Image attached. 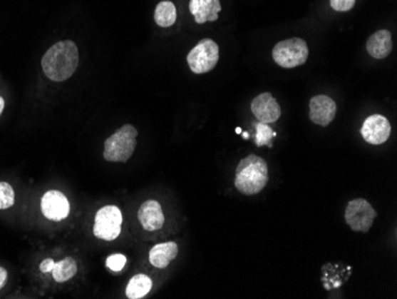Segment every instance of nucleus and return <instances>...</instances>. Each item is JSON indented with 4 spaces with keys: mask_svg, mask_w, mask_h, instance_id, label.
<instances>
[{
    "mask_svg": "<svg viewBox=\"0 0 397 299\" xmlns=\"http://www.w3.org/2000/svg\"><path fill=\"white\" fill-rule=\"evenodd\" d=\"M79 66V49L71 40L60 41L49 48L42 58V69L55 83L68 80Z\"/></svg>",
    "mask_w": 397,
    "mask_h": 299,
    "instance_id": "1",
    "label": "nucleus"
},
{
    "mask_svg": "<svg viewBox=\"0 0 397 299\" xmlns=\"http://www.w3.org/2000/svg\"><path fill=\"white\" fill-rule=\"evenodd\" d=\"M269 181L268 163L256 154L244 158L236 170L234 186L245 196L257 195Z\"/></svg>",
    "mask_w": 397,
    "mask_h": 299,
    "instance_id": "2",
    "label": "nucleus"
},
{
    "mask_svg": "<svg viewBox=\"0 0 397 299\" xmlns=\"http://www.w3.org/2000/svg\"><path fill=\"white\" fill-rule=\"evenodd\" d=\"M137 131L135 126L125 124L112 133L104 143V159L110 163H126L136 149Z\"/></svg>",
    "mask_w": 397,
    "mask_h": 299,
    "instance_id": "3",
    "label": "nucleus"
},
{
    "mask_svg": "<svg viewBox=\"0 0 397 299\" xmlns=\"http://www.w3.org/2000/svg\"><path fill=\"white\" fill-rule=\"evenodd\" d=\"M308 46L306 41L299 37L281 41L272 49V58L282 69H295L307 61Z\"/></svg>",
    "mask_w": 397,
    "mask_h": 299,
    "instance_id": "4",
    "label": "nucleus"
},
{
    "mask_svg": "<svg viewBox=\"0 0 397 299\" xmlns=\"http://www.w3.org/2000/svg\"><path fill=\"white\" fill-rule=\"evenodd\" d=\"M122 224L123 215L118 206H104L94 217V236L105 241H115L122 233Z\"/></svg>",
    "mask_w": 397,
    "mask_h": 299,
    "instance_id": "5",
    "label": "nucleus"
},
{
    "mask_svg": "<svg viewBox=\"0 0 397 299\" xmlns=\"http://www.w3.org/2000/svg\"><path fill=\"white\" fill-rule=\"evenodd\" d=\"M218 61V44L210 39L201 40L187 56V62H188L190 71L195 74L211 72Z\"/></svg>",
    "mask_w": 397,
    "mask_h": 299,
    "instance_id": "6",
    "label": "nucleus"
},
{
    "mask_svg": "<svg viewBox=\"0 0 397 299\" xmlns=\"http://www.w3.org/2000/svg\"><path fill=\"white\" fill-rule=\"evenodd\" d=\"M377 213L371 204L365 199L351 201L345 210V221L354 231L368 233L371 229Z\"/></svg>",
    "mask_w": 397,
    "mask_h": 299,
    "instance_id": "7",
    "label": "nucleus"
},
{
    "mask_svg": "<svg viewBox=\"0 0 397 299\" xmlns=\"http://www.w3.org/2000/svg\"><path fill=\"white\" fill-rule=\"evenodd\" d=\"M41 211L48 220L60 222L69 216L71 204L62 192L51 190L41 199Z\"/></svg>",
    "mask_w": 397,
    "mask_h": 299,
    "instance_id": "8",
    "label": "nucleus"
},
{
    "mask_svg": "<svg viewBox=\"0 0 397 299\" xmlns=\"http://www.w3.org/2000/svg\"><path fill=\"white\" fill-rule=\"evenodd\" d=\"M391 133L389 121L381 115L368 116L361 126V133L368 143L378 146L388 141Z\"/></svg>",
    "mask_w": 397,
    "mask_h": 299,
    "instance_id": "9",
    "label": "nucleus"
},
{
    "mask_svg": "<svg viewBox=\"0 0 397 299\" xmlns=\"http://www.w3.org/2000/svg\"><path fill=\"white\" fill-rule=\"evenodd\" d=\"M336 101L329 96H315L309 101V118L318 126H327L336 117Z\"/></svg>",
    "mask_w": 397,
    "mask_h": 299,
    "instance_id": "10",
    "label": "nucleus"
},
{
    "mask_svg": "<svg viewBox=\"0 0 397 299\" xmlns=\"http://www.w3.org/2000/svg\"><path fill=\"white\" fill-rule=\"evenodd\" d=\"M251 111L263 123H274L281 117V108L272 93L264 92L251 101Z\"/></svg>",
    "mask_w": 397,
    "mask_h": 299,
    "instance_id": "11",
    "label": "nucleus"
},
{
    "mask_svg": "<svg viewBox=\"0 0 397 299\" xmlns=\"http://www.w3.org/2000/svg\"><path fill=\"white\" fill-rule=\"evenodd\" d=\"M137 216L144 230H160L165 224V213L162 211L161 204L153 199L140 206Z\"/></svg>",
    "mask_w": 397,
    "mask_h": 299,
    "instance_id": "12",
    "label": "nucleus"
},
{
    "mask_svg": "<svg viewBox=\"0 0 397 299\" xmlns=\"http://www.w3.org/2000/svg\"><path fill=\"white\" fill-rule=\"evenodd\" d=\"M190 11L195 17L197 24L215 22L222 11L220 0H190Z\"/></svg>",
    "mask_w": 397,
    "mask_h": 299,
    "instance_id": "13",
    "label": "nucleus"
},
{
    "mask_svg": "<svg viewBox=\"0 0 397 299\" xmlns=\"http://www.w3.org/2000/svg\"><path fill=\"white\" fill-rule=\"evenodd\" d=\"M366 51L371 58L382 60L389 56L393 51V41L391 34L388 30H378L368 37L366 42Z\"/></svg>",
    "mask_w": 397,
    "mask_h": 299,
    "instance_id": "14",
    "label": "nucleus"
},
{
    "mask_svg": "<svg viewBox=\"0 0 397 299\" xmlns=\"http://www.w3.org/2000/svg\"><path fill=\"white\" fill-rule=\"evenodd\" d=\"M179 253V245L175 242H163L154 245L149 252V261L156 268H165L175 259Z\"/></svg>",
    "mask_w": 397,
    "mask_h": 299,
    "instance_id": "15",
    "label": "nucleus"
},
{
    "mask_svg": "<svg viewBox=\"0 0 397 299\" xmlns=\"http://www.w3.org/2000/svg\"><path fill=\"white\" fill-rule=\"evenodd\" d=\"M153 288L151 278L145 274H136L130 279L129 284L126 286L125 295L129 299L143 298L150 292Z\"/></svg>",
    "mask_w": 397,
    "mask_h": 299,
    "instance_id": "16",
    "label": "nucleus"
},
{
    "mask_svg": "<svg viewBox=\"0 0 397 299\" xmlns=\"http://www.w3.org/2000/svg\"><path fill=\"white\" fill-rule=\"evenodd\" d=\"M177 19V12H176L175 5L172 1L165 0L158 3V6L155 9V22L161 28H170L174 26Z\"/></svg>",
    "mask_w": 397,
    "mask_h": 299,
    "instance_id": "17",
    "label": "nucleus"
},
{
    "mask_svg": "<svg viewBox=\"0 0 397 299\" xmlns=\"http://www.w3.org/2000/svg\"><path fill=\"white\" fill-rule=\"evenodd\" d=\"M51 273H53L55 281L66 283V281L71 280L72 278L76 277V273H78V263H76V259L68 256V258H65L58 263H55Z\"/></svg>",
    "mask_w": 397,
    "mask_h": 299,
    "instance_id": "18",
    "label": "nucleus"
},
{
    "mask_svg": "<svg viewBox=\"0 0 397 299\" xmlns=\"http://www.w3.org/2000/svg\"><path fill=\"white\" fill-rule=\"evenodd\" d=\"M276 133L272 131L268 123L258 122L256 124V144L258 147L267 146L272 147V138Z\"/></svg>",
    "mask_w": 397,
    "mask_h": 299,
    "instance_id": "19",
    "label": "nucleus"
},
{
    "mask_svg": "<svg viewBox=\"0 0 397 299\" xmlns=\"http://www.w3.org/2000/svg\"><path fill=\"white\" fill-rule=\"evenodd\" d=\"M15 206V191L11 185L0 181V210L10 209Z\"/></svg>",
    "mask_w": 397,
    "mask_h": 299,
    "instance_id": "20",
    "label": "nucleus"
},
{
    "mask_svg": "<svg viewBox=\"0 0 397 299\" xmlns=\"http://www.w3.org/2000/svg\"><path fill=\"white\" fill-rule=\"evenodd\" d=\"M126 256L123 254H112L106 259V266L113 272H119L125 266Z\"/></svg>",
    "mask_w": 397,
    "mask_h": 299,
    "instance_id": "21",
    "label": "nucleus"
},
{
    "mask_svg": "<svg viewBox=\"0 0 397 299\" xmlns=\"http://www.w3.org/2000/svg\"><path fill=\"white\" fill-rule=\"evenodd\" d=\"M329 3L334 11L346 12L354 8L356 0H329Z\"/></svg>",
    "mask_w": 397,
    "mask_h": 299,
    "instance_id": "22",
    "label": "nucleus"
},
{
    "mask_svg": "<svg viewBox=\"0 0 397 299\" xmlns=\"http://www.w3.org/2000/svg\"><path fill=\"white\" fill-rule=\"evenodd\" d=\"M55 266V261L54 260L51 259V258H48V259H44L40 265V270L42 273H49L53 270Z\"/></svg>",
    "mask_w": 397,
    "mask_h": 299,
    "instance_id": "23",
    "label": "nucleus"
},
{
    "mask_svg": "<svg viewBox=\"0 0 397 299\" xmlns=\"http://www.w3.org/2000/svg\"><path fill=\"white\" fill-rule=\"evenodd\" d=\"M8 270L4 267H0V288L4 286L5 283L8 280Z\"/></svg>",
    "mask_w": 397,
    "mask_h": 299,
    "instance_id": "24",
    "label": "nucleus"
},
{
    "mask_svg": "<svg viewBox=\"0 0 397 299\" xmlns=\"http://www.w3.org/2000/svg\"><path fill=\"white\" fill-rule=\"evenodd\" d=\"M4 108H5L4 98L0 97V115L3 113V111H4Z\"/></svg>",
    "mask_w": 397,
    "mask_h": 299,
    "instance_id": "25",
    "label": "nucleus"
},
{
    "mask_svg": "<svg viewBox=\"0 0 397 299\" xmlns=\"http://www.w3.org/2000/svg\"><path fill=\"white\" fill-rule=\"evenodd\" d=\"M243 136H244V138H249V133H243Z\"/></svg>",
    "mask_w": 397,
    "mask_h": 299,
    "instance_id": "26",
    "label": "nucleus"
},
{
    "mask_svg": "<svg viewBox=\"0 0 397 299\" xmlns=\"http://www.w3.org/2000/svg\"><path fill=\"white\" fill-rule=\"evenodd\" d=\"M236 133H242V129H240V128H237V129H236Z\"/></svg>",
    "mask_w": 397,
    "mask_h": 299,
    "instance_id": "27",
    "label": "nucleus"
}]
</instances>
